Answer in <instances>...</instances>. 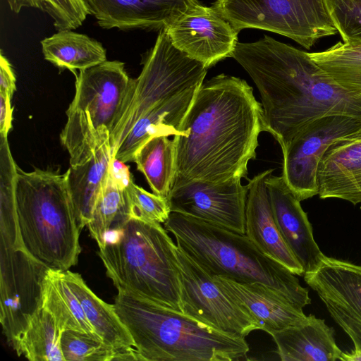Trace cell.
<instances>
[{"instance_id": "cell-31", "label": "cell", "mask_w": 361, "mask_h": 361, "mask_svg": "<svg viewBox=\"0 0 361 361\" xmlns=\"http://www.w3.org/2000/svg\"><path fill=\"white\" fill-rule=\"evenodd\" d=\"M128 219L124 189L116 182L109 169L95 202L92 219L87 226L99 249L105 247L108 233L121 226Z\"/></svg>"}, {"instance_id": "cell-17", "label": "cell", "mask_w": 361, "mask_h": 361, "mask_svg": "<svg viewBox=\"0 0 361 361\" xmlns=\"http://www.w3.org/2000/svg\"><path fill=\"white\" fill-rule=\"evenodd\" d=\"M271 207L279 232L304 274L315 271L325 256L314 239L306 212L282 176L266 180ZM304 275V274H303Z\"/></svg>"}, {"instance_id": "cell-15", "label": "cell", "mask_w": 361, "mask_h": 361, "mask_svg": "<svg viewBox=\"0 0 361 361\" xmlns=\"http://www.w3.org/2000/svg\"><path fill=\"white\" fill-rule=\"evenodd\" d=\"M171 43L208 68L231 57L238 31L212 6L199 4L164 28Z\"/></svg>"}, {"instance_id": "cell-22", "label": "cell", "mask_w": 361, "mask_h": 361, "mask_svg": "<svg viewBox=\"0 0 361 361\" xmlns=\"http://www.w3.org/2000/svg\"><path fill=\"white\" fill-rule=\"evenodd\" d=\"M271 336L282 361H334L343 353L336 343L334 330L313 314L302 324Z\"/></svg>"}, {"instance_id": "cell-7", "label": "cell", "mask_w": 361, "mask_h": 361, "mask_svg": "<svg viewBox=\"0 0 361 361\" xmlns=\"http://www.w3.org/2000/svg\"><path fill=\"white\" fill-rule=\"evenodd\" d=\"M120 61H105L80 70L75 93L66 111L60 139L70 155V166L85 164L109 140L133 84Z\"/></svg>"}, {"instance_id": "cell-28", "label": "cell", "mask_w": 361, "mask_h": 361, "mask_svg": "<svg viewBox=\"0 0 361 361\" xmlns=\"http://www.w3.org/2000/svg\"><path fill=\"white\" fill-rule=\"evenodd\" d=\"M62 331L52 315L42 307L13 349L30 361H65L61 348Z\"/></svg>"}, {"instance_id": "cell-38", "label": "cell", "mask_w": 361, "mask_h": 361, "mask_svg": "<svg viewBox=\"0 0 361 361\" xmlns=\"http://www.w3.org/2000/svg\"><path fill=\"white\" fill-rule=\"evenodd\" d=\"M109 172L116 182L123 189L132 181L133 176L126 163L112 157Z\"/></svg>"}, {"instance_id": "cell-1", "label": "cell", "mask_w": 361, "mask_h": 361, "mask_svg": "<svg viewBox=\"0 0 361 361\" xmlns=\"http://www.w3.org/2000/svg\"><path fill=\"white\" fill-rule=\"evenodd\" d=\"M262 131V104L245 80L222 73L203 82L173 136V184L247 178Z\"/></svg>"}, {"instance_id": "cell-10", "label": "cell", "mask_w": 361, "mask_h": 361, "mask_svg": "<svg viewBox=\"0 0 361 361\" xmlns=\"http://www.w3.org/2000/svg\"><path fill=\"white\" fill-rule=\"evenodd\" d=\"M183 314L219 331L245 338L257 322L214 282L212 276L176 245Z\"/></svg>"}, {"instance_id": "cell-4", "label": "cell", "mask_w": 361, "mask_h": 361, "mask_svg": "<svg viewBox=\"0 0 361 361\" xmlns=\"http://www.w3.org/2000/svg\"><path fill=\"white\" fill-rule=\"evenodd\" d=\"M176 245L161 224L128 219L98 255L118 292L183 313Z\"/></svg>"}, {"instance_id": "cell-36", "label": "cell", "mask_w": 361, "mask_h": 361, "mask_svg": "<svg viewBox=\"0 0 361 361\" xmlns=\"http://www.w3.org/2000/svg\"><path fill=\"white\" fill-rule=\"evenodd\" d=\"M16 78L13 68L1 50L0 54V92L12 97L16 90Z\"/></svg>"}, {"instance_id": "cell-26", "label": "cell", "mask_w": 361, "mask_h": 361, "mask_svg": "<svg viewBox=\"0 0 361 361\" xmlns=\"http://www.w3.org/2000/svg\"><path fill=\"white\" fill-rule=\"evenodd\" d=\"M61 271L47 269L43 281L42 307L52 315L62 331L75 330L99 337Z\"/></svg>"}, {"instance_id": "cell-20", "label": "cell", "mask_w": 361, "mask_h": 361, "mask_svg": "<svg viewBox=\"0 0 361 361\" xmlns=\"http://www.w3.org/2000/svg\"><path fill=\"white\" fill-rule=\"evenodd\" d=\"M318 195L361 203V128L335 140L318 169Z\"/></svg>"}, {"instance_id": "cell-6", "label": "cell", "mask_w": 361, "mask_h": 361, "mask_svg": "<svg viewBox=\"0 0 361 361\" xmlns=\"http://www.w3.org/2000/svg\"><path fill=\"white\" fill-rule=\"evenodd\" d=\"M17 223L22 249L49 269L75 266L81 247L66 171L18 167Z\"/></svg>"}, {"instance_id": "cell-33", "label": "cell", "mask_w": 361, "mask_h": 361, "mask_svg": "<svg viewBox=\"0 0 361 361\" xmlns=\"http://www.w3.org/2000/svg\"><path fill=\"white\" fill-rule=\"evenodd\" d=\"M61 348L65 361H112L116 353L99 337L71 329L62 331Z\"/></svg>"}, {"instance_id": "cell-18", "label": "cell", "mask_w": 361, "mask_h": 361, "mask_svg": "<svg viewBox=\"0 0 361 361\" xmlns=\"http://www.w3.org/2000/svg\"><path fill=\"white\" fill-rule=\"evenodd\" d=\"M212 278L223 292L257 322L260 330L270 335L307 319L303 308L265 284L238 282L221 276Z\"/></svg>"}, {"instance_id": "cell-35", "label": "cell", "mask_w": 361, "mask_h": 361, "mask_svg": "<svg viewBox=\"0 0 361 361\" xmlns=\"http://www.w3.org/2000/svg\"><path fill=\"white\" fill-rule=\"evenodd\" d=\"M327 12L346 43L361 42V0H324Z\"/></svg>"}, {"instance_id": "cell-34", "label": "cell", "mask_w": 361, "mask_h": 361, "mask_svg": "<svg viewBox=\"0 0 361 361\" xmlns=\"http://www.w3.org/2000/svg\"><path fill=\"white\" fill-rule=\"evenodd\" d=\"M124 195L128 219L161 224L171 214L166 198L147 192L133 180L124 189Z\"/></svg>"}, {"instance_id": "cell-14", "label": "cell", "mask_w": 361, "mask_h": 361, "mask_svg": "<svg viewBox=\"0 0 361 361\" xmlns=\"http://www.w3.org/2000/svg\"><path fill=\"white\" fill-rule=\"evenodd\" d=\"M303 276L354 346L361 347V265L324 256L315 271Z\"/></svg>"}, {"instance_id": "cell-25", "label": "cell", "mask_w": 361, "mask_h": 361, "mask_svg": "<svg viewBox=\"0 0 361 361\" xmlns=\"http://www.w3.org/2000/svg\"><path fill=\"white\" fill-rule=\"evenodd\" d=\"M46 61L61 70H83L106 61L102 44L72 30H59L40 42Z\"/></svg>"}, {"instance_id": "cell-9", "label": "cell", "mask_w": 361, "mask_h": 361, "mask_svg": "<svg viewBox=\"0 0 361 361\" xmlns=\"http://www.w3.org/2000/svg\"><path fill=\"white\" fill-rule=\"evenodd\" d=\"M212 6L238 32L269 31L306 49L338 32L324 0H217Z\"/></svg>"}, {"instance_id": "cell-3", "label": "cell", "mask_w": 361, "mask_h": 361, "mask_svg": "<svg viewBox=\"0 0 361 361\" xmlns=\"http://www.w3.org/2000/svg\"><path fill=\"white\" fill-rule=\"evenodd\" d=\"M114 305L140 361H233L249 351L245 338L142 298L118 292Z\"/></svg>"}, {"instance_id": "cell-27", "label": "cell", "mask_w": 361, "mask_h": 361, "mask_svg": "<svg viewBox=\"0 0 361 361\" xmlns=\"http://www.w3.org/2000/svg\"><path fill=\"white\" fill-rule=\"evenodd\" d=\"M133 161L153 193L167 199L176 173L173 140L166 135L152 137L137 150Z\"/></svg>"}, {"instance_id": "cell-8", "label": "cell", "mask_w": 361, "mask_h": 361, "mask_svg": "<svg viewBox=\"0 0 361 361\" xmlns=\"http://www.w3.org/2000/svg\"><path fill=\"white\" fill-rule=\"evenodd\" d=\"M208 68L177 49L164 28L142 60L139 76L133 80L121 115L110 135L112 150L135 123L158 104L202 84Z\"/></svg>"}, {"instance_id": "cell-16", "label": "cell", "mask_w": 361, "mask_h": 361, "mask_svg": "<svg viewBox=\"0 0 361 361\" xmlns=\"http://www.w3.org/2000/svg\"><path fill=\"white\" fill-rule=\"evenodd\" d=\"M90 15L104 29L123 31L160 30L166 27L197 0H85Z\"/></svg>"}, {"instance_id": "cell-21", "label": "cell", "mask_w": 361, "mask_h": 361, "mask_svg": "<svg viewBox=\"0 0 361 361\" xmlns=\"http://www.w3.org/2000/svg\"><path fill=\"white\" fill-rule=\"evenodd\" d=\"M200 86L192 87L149 109L137 120L125 138L116 146L112 156L124 163L133 161L137 150L149 140L160 135L169 137L178 134Z\"/></svg>"}, {"instance_id": "cell-37", "label": "cell", "mask_w": 361, "mask_h": 361, "mask_svg": "<svg viewBox=\"0 0 361 361\" xmlns=\"http://www.w3.org/2000/svg\"><path fill=\"white\" fill-rule=\"evenodd\" d=\"M12 97L0 92V136L8 137L12 128L13 107Z\"/></svg>"}, {"instance_id": "cell-30", "label": "cell", "mask_w": 361, "mask_h": 361, "mask_svg": "<svg viewBox=\"0 0 361 361\" xmlns=\"http://www.w3.org/2000/svg\"><path fill=\"white\" fill-rule=\"evenodd\" d=\"M7 137L0 136V246L22 248L16 207L18 166L12 157Z\"/></svg>"}, {"instance_id": "cell-32", "label": "cell", "mask_w": 361, "mask_h": 361, "mask_svg": "<svg viewBox=\"0 0 361 361\" xmlns=\"http://www.w3.org/2000/svg\"><path fill=\"white\" fill-rule=\"evenodd\" d=\"M9 8L18 13L22 8H34L47 13L55 29L74 30L90 15L85 0H5Z\"/></svg>"}, {"instance_id": "cell-24", "label": "cell", "mask_w": 361, "mask_h": 361, "mask_svg": "<svg viewBox=\"0 0 361 361\" xmlns=\"http://www.w3.org/2000/svg\"><path fill=\"white\" fill-rule=\"evenodd\" d=\"M61 272L98 336L116 353L121 350L134 348L133 338L118 316L114 305L105 302L97 296L80 274L69 270Z\"/></svg>"}, {"instance_id": "cell-19", "label": "cell", "mask_w": 361, "mask_h": 361, "mask_svg": "<svg viewBox=\"0 0 361 361\" xmlns=\"http://www.w3.org/2000/svg\"><path fill=\"white\" fill-rule=\"evenodd\" d=\"M272 171L268 169L247 179L245 233L264 254L301 276L303 269L284 242L274 220L266 185Z\"/></svg>"}, {"instance_id": "cell-2", "label": "cell", "mask_w": 361, "mask_h": 361, "mask_svg": "<svg viewBox=\"0 0 361 361\" xmlns=\"http://www.w3.org/2000/svg\"><path fill=\"white\" fill-rule=\"evenodd\" d=\"M231 57L257 86L264 131L281 149L318 118L341 115L361 120V97L336 82L308 52L264 35L256 42H238Z\"/></svg>"}, {"instance_id": "cell-23", "label": "cell", "mask_w": 361, "mask_h": 361, "mask_svg": "<svg viewBox=\"0 0 361 361\" xmlns=\"http://www.w3.org/2000/svg\"><path fill=\"white\" fill-rule=\"evenodd\" d=\"M112 151L105 142L85 164L66 171L68 190L80 230L90 222L93 209L107 177Z\"/></svg>"}, {"instance_id": "cell-13", "label": "cell", "mask_w": 361, "mask_h": 361, "mask_svg": "<svg viewBox=\"0 0 361 361\" xmlns=\"http://www.w3.org/2000/svg\"><path fill=\"white\" fill-rule=\"evenodd\" d=\"M247 193L240 178L219 183L195 180L173 183L167 200L171 212L245 233Z\"/></svg>"}, {"instance_id": "cell-39", "label": "cell", "mask_w": 361, "mask_h": 361, "mask_svg": "<svg viewBox=\"0 0 361 361\" xmlns=\"http://www.w3.org/2000/svg\"><path fill=\"white\" fill-rule=\"evenodd\" d=\"M340 360L361 361V347L354 346L350 353H342Z\"/></svg>"}, {"instance_id": "cell-5", "label": "cell", "mask_w": 361, "mask_h": 361, "mask_svg": "<svg viewBox=\"0 0 361 361\" xmlns=\"http://www.w3.org/2000/svg\"><path fill=\"white\" fill-rule=\"evenodd\" d=\"M164 224L176 245L212 276L262 283L302 308L310 304L308 290L295 274L264 254L245 233L176 212Z\"/></svg>"}, {"instance_id": "cell-29", "label": "cell", "mask_w": 361, "mask_h": 361, "mask_svg": "<svg viewBox=\"0 0 361 361\" xmlns=\"http://www.w3.org/2000/svg\"><path fill=\"white\" fill-rule=\"evenodd\" d=\"M308 53L340 86L361 97V42H338L326 50Z\"/></svg>"}, {"instance_id": "cell-11", "label": "cell", "mask_w": 361, "mask_h": 361, "mask_svg": "<svg viewBox=\"0 0 361 361\" xmlns=\"http://www.w3.org/2000/svg\"><path fill=\"white\" fill-rule=\"evenodd\" d=\"M48 269L22 248L0 246V322L12 348L42 307Z\"/></svg>"}, {"instance_id": "cell-12", "label": "cell", "mask_w": 361, "mask_h": 361, "mask_svg": "<svg viewBox=\"0 0 361 361\" xmlns=\"http://www.w3.org/2000/svg\"><path fill=\"white\" fill-rule=\"evenodd\" d=\"M360 128L361 120L355 117H320L305 126L281 149V176L298 200L301 202L318 195V169L327 149L335 140Z\"/></svg>"}]
</instances>
